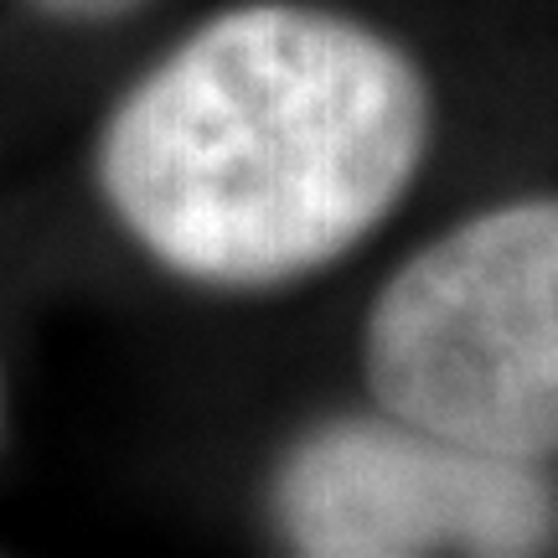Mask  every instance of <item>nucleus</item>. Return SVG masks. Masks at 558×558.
Wrapping results in <instances>:
<instances>
[{
  "mask_svg": "<svg viewBox=\"0 0 558 558\" xmlns=\"http://www.w3.org/2000/svg\"><path fill=\"white\" fill-rule=\"evenodd\" d=\"M37 5L68 21H109V16H124V11H140L145 0H37Z\"/></svg>",
  "mask_w": 558,
  "mask_h": 558,
  "instance_id": "nucleus-4",
  "label": "nucleus"
},
{
  "mask_svg": "<svg viewBox=\"0 0 558 558\" xmlns=\"http://www.w3.org/2000/svg\"><path fill=\"white\" fill-rule=\"evenodd\" d=\"M424 150L429 88L399 41L320 5L254 0L124 94L99 186L171 275L269 290L357 248Z\"/></svg>",
  "mask_w": 558,
  "mask_h": 558,
  "instance_id": "nucleus-1",
  "label": "nucleus"
},
{
  "mask_svg": "<svg viewBox=\"0 0 558 558\" xmlns=\"http://www.w3.org/2000/svg\"><path fill=\"white\" fill-rule=\"evenodd\" d=\"M0 424H5V388H0Z\"/></svg>",
  "mask_w": 558,
  "mask_h": 558,
  "instance_id": "nucleus-5",
  "label": "nucleus"
},
{
  "mask_svg": "<svg viewBox=\"0 0 558 558\" xmlns=\"http://www.w3.org/2000/svg\"><path fill=\"white\" fill-rule=\"evenodd\" d=\"M383 414L492 456H558V197L501 202L383 284L362 341Z\"/></svg>",
  "mask_w": 558,
  "mask_h": 558,
  "instance_id": "nucleus-2",
  "label": "nucleus"
},
{
  "mask_svg": "<svg viewBox=\"0 0 558 558\" xmlns=\"http://www.w3.org/2000/svg\"><path fill=\"white\" fill-rule=\"evenodd\" d=\"M275 518L295 554L316 558H512L554 538L558 492L538 460L383 414L300 439L279 465Z\"/></svg>",
  "mask_w": 558,
  "mask_h": 558,
  "instance_id": "nucleus-3",
  "label": "nucleus"
}]
</instances>
